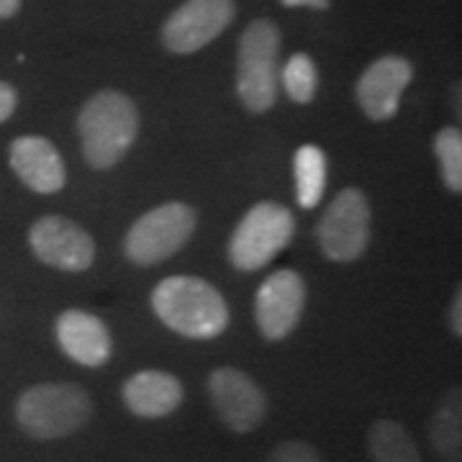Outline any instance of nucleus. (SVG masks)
<instances>
[{"mask_svg": "<svg viewBox=\"0 0 462 462\" xmlns=\"http://www.w3.org/2000/svg\"><path fill=\"white\" fill-rule=\"evenodd\" d=\"M267 462H321L319 452L303 439H285L270 452Z\"/></svg>", "mask_w": 462, "mask_h": 462, "instance_id": "21", "label": "nucleus"}, {"mask_svg": "<svg viewBox=\"0 0 462 462\" xmlns=\"http://www.w3.org/2000/svg\"><path fill=\"white\" fill-rule=\"evenodd\" d=\"M36 260L65 273H83L96 260V242L88 231L65 216H42L29 231Z\"/></svg>", "mask_w": 462, "mask_h": 462, "instance_id": "8", "label": "nucleus"}, {"mask_svg": "<svg viewBox=\"0 0 462 462\" xmlns=\"http://www.w3.org/2000/svg\"><path fill=\"white\" fill-rule=\"evenodd\" d=\"M434 154L442 170V180L452 190L460 193L462 190V134L455 126H447L437 134L434 139Z\"/></svg>", "mask_w": 462, "mask_h": 462, "instance_id": "20", "label": "nucleus"}, {"mask_svg": "<svg viewBox=\"0 0 462 462\" xmlns=\"http://www.w3.org/2000/svg\"><path fill=\"white\" fill-rule=\"evenodd\" d=\"M281 85L288 93V98L296 103H311L319 88V75H316L314 60L303 51L293 54L285 67H281Z\"/></svg>", "mask_w": 462, "mask_h": 462, "instance_id": "19", "label": "nucleus"}, {"mask_svg": "<svg viewBox=\"0 0 462 462\" xmlns=\"http://www.w3.org/2000/svg\"><path fill=\"white\" fill-rule=\"evenodd\" d=\"M93 416V401L75 383H39L16 401V421L33 439H62Z\"/></svg>", "mask_w": 462, "mask_h": 462, "instance_id": "3", "label": "nucleus"}, {"mask_svg": "<svg viewBox=\"0 0 462 462\" xmlns=\"http://www.w3.org/2000/svg\"><path fill=\"white\" fill-rule=\"evenodd\" d=\"M157 319L185 339H216L229 327V306L211 282L170 275L152 291Z\"/></svg>", "mask_w": 462, "mask_h": 462, "instance_id": "1", "label": "nucleus"}, {"mask_svg": "<svg viewBox=\"0 0 462 462\" xmlns=\"http://www.w3.org/2000/svg\"><path fill=\"white\" fill-rule=\"evenodd\" d=\"M449 329L455 337H460L462 334V293L460 288H457V293L452 298V306H449Z\"/></svg>", "mask_w": 462, "mask_h": 462, "instance_id": "23", "label": "nucleus"}, {"mask_svg": "<svg viewBox=\"0 0 462 462\" xmlns=\"http://www.w3.org/2000/svg\"><path fill=\"white\" fill-rule=\"evenodd\" d=\"M78 132L88 165L111 170L132 149L139 134V111L118 90H100L78 114Z\"/></svg>", "mask_w": 462, "mask_h": 462, "instance_id": "2", "label": "nucleus"}, {"mask_svg": "<svg viewBox=\"0 0 462 462\" xmlns=\"http://www.w3.org/2000/svg\"><path fill=\"white\" fill-rule=\"evenodd\" d=\"M234 14V0H188L165 21L162 42L172 54H193L221 36Z\"/></svg>", "mask_w": 462, "mask_h": 462, "instance_id": "9", "label": "nucleus"}, {"mask_svg": "<svg viewBox=\"0 0 462 462\" xmlns=\"http://www.w3.org/2000/svg\"><path fill=\"white\" fill-rule=\"evenodd\" d=\"M413 80V67L406 57H380L357 80V103L370 121H388L398 114V103Z\"/></svg>", "mask_w": 462, "mask_h": 462, "instance_id": "12", "label": "nucleus"}, {"mask_svg": "<svg viewBox=\"0 0 462 462\" xmlns=\"http://www.w3.org/2000/svg\"><path fill=\"white\" fill-rule=\"evenodd\" d=\"M296 200L300 208H316L327 188V154L314 144L296 152Z\"/></svg>", "mask_w": 462, "mask_h": 462, "instance_id": "18", "label": "nucleus"}, {"mask_svg": "<svg viewBox=\"0 0 462 462\" xmlns=\"http://www.w3.org/2000/svg\"><path fill=\"white\" fill-rule=\"evenodd\" d=\"M316 239L331 263H355L370 245V203L360 188H346L331 200L316 226Z\"/></svg>", "mask_w": 462, "mask_h": 462, "instance_id": "7", "label": "nucleus"}, {"mask_svg": "<svg viewBox=\"0 0 462 462\" xmlns=\"http://www.w3.org/2000/svg\"><path fill=\"white\" fill-rule=\"evenodd\" d=\"M430 442L442 462H462V393L449 388L437 401L430 421Z\"/></svg>", "mask_w": 462, "mask_h": 462, "instance_id": "16", "label": "nucleus"}, {"mask_svg": "<svg viewBox=\"0 0 462 462\" xmlns=\"http://www.w3.org/2000/svg\"><path fill=\"white\" fill-rule=\"evenodd\" d=\"M16 103L18 96L16 90H14V85L8 83H0V124L3 121H8L14 111H16Z\"/></svg>", "mask_w": 462, "mask_h": 462, "instance_id": "22", "label": "nucleus"}, {"mask_svg": "<svg viewBox=\"0 0 462 462\" xmlns=\"http://www.w3.org/2000/svg\"><path fill=\"white\" fill-rule=\"evenodd\" d=\"M208 396L218 419L239 434L257 430L267 413L263 388L236 367H216L208 375Z\"/></svg>", "mask_w": 462, "mask_h": 462, "instance_id": "10", "label": "nucleus"}, {"mask_svg": "<svg viewBox=\"0 0 462 462\" xmlns=\"http://www.w3.org/2000/svg\"><path fill=\"white\" fill-rule=\"evenodd\" d=\"M288 8H314V11H324L329 8V0H281Z\"/></svg>", "mask_w": 462, "mask_h": 462, "instance_id": "24", "label": "nucleus"}, {"mask_svg": "<svg viewBox=\"0 0 462 462\" xmlns=\"http://www.w3.org/2000/svg\"><path fill=\"white\" fill-rule=\"evenodd\" d=\"M8 160L21 182L33 193L51 196L65 188L67 170L62 154L44 136H18L11 144Z\"/></svg>", "mask_w": 462, "mask_h": 462, "instance_id": "13", "label": "nucleus"}, {"mask_svg": "<svg viewBox=\"0 0 462 462\" xmlns=\"http://www.w3.org/2000/svg\"><path fill=\"white\" fill-rule=\"evenodd\" d=\"M57 342L72 363L85 367H100L108 363L114 342L103 319L69 309L57 319Z\"/></svg>", "mask_w": 462, "mask_h": 462, "instance_id": "14", "label": "nucleus"}, {"mask_svg": "<svg viewBox=\"0 0 462 462\" xmlns=\"http://www.w3.org/2000/svg\"><path fill=\"white\" fill-rule=\"evenodd\" d=\"M236 93L252 114H264L281 93V29L267 21H252L239 39Z\"/></svg>", "mask_w": 462, "mask_h": 462, "instance_id": "4", "label": "nucleus"}, {"mask_svg": "<svg viewBox=\"0 0 462 462\" xmlns=\"http://www.w3.org/2000/svg\"><path fill=\"white\" fill-rule=\"evenodd\" d=\"M124 403L134 416L165 419L182 403L180 380L162 370H142L124 383Z\"/></svg>", "mask_w": 462, "mask_h": 462, "instance_id": "15", "label": "nucleus"}, {"mask_svg": "<svg viewBox=\"0 0 462 462\" xmlns=\"http://www.w3.org/2000/svg\"><path fill=\"white\" fill-rule=\"evenodd\" d=\"M367 449L373 462H421L411 434L401 421L378 419L367 431Z\"/></svg>", "mask_w": 462, "mask_h": 462, "instance_id": "17", "label": "nucleus"}, {"mask_svg": "<svg viewBox=\"0 0 462 462\" xmlns=\"http://www.w3.org/2000/svg\"><path fill=\"white\" fill-rule=\"evenodd\" d=\"M21 8V0H0V18H11Z\"/></svg>", "mask_w": 462, "mask_h": 462, "instance_id": "25", "label": "nucleus"}, {"mask_svg": "<svg viewBox=\"0 0 462 462\" xmlns=\"http://www.w3.org/2000/svg\"><path fill=\"white\" fill-rule=\"evenodd\" d=\"M199 226V214L188 203H165L139 216L124 239L126 257L134 264L152 267L178 254Z\"/></svg>", "mask_w": 462, "mask_h": 462, "instance_id": "6", "label": "nucleus"}, {"mask_svg": "<svg viewBox=\"0 0 462 462\" xmlns=\"http://www.w3.org/2000/svg\"><path fill=\"white\" fill-rule=\"evenodd\" d=\"M306 309V282L296 270H278L260 285L254 319L267 342H281L296 329Z\"/></svg>", "mask_w": 462, "mask_h": 462, "instance_id": "11", "label": "nucleus"}, {"mask_svg": "<svg viewBox=\"0 0 462 462\" xmlns=\"http://www.w3.org/2000/svg\"><path fill=\"white\" fill-rule=\"evenodd\" d=\"M296 218L273 200L252 206L229 239V263L242 273L263 270L293 242Z\"/></svg>", "mask_w": 462, "mask_h": 462, "instance_id": "5", "label": "nucleus"}]
</instances>
